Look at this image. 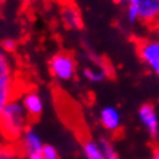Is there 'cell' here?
<instances>
[{
    "mask_svg": "<svg viewBox=\"0 0 159 159\" xmlns=\"http://www.w3.org/2000/svg\"><path fill=\"white\" fill-rule=\"evenodd\" d=\"M30 125V117L19 98H14L0 113V134L7 142H19Z\"/></svg>",
    "mask_w": 159,
    "mask_h": 159,
    "instance_id": "1",
    "label": "cell"
},
{
    "mask_svg": "<svg viewBox=\"0 0 159 159\" xmlns=\"http://www.w3.org/2000/svg\"><path fill=\"white\" fill-rule=\"evenodd\" d=\"M124 16L129 26L155 29L159 25V0H125Z\"/></svg>",
    "mask_w": 159,
    "mask_h": 159,
    "instance_id": "2",
    "label": "cell"
},
{
    "mask_svg": "<svg viewBox=\"0 0 159 159\" xmlns=\"http://www.w3.org/2000/svg\"><path fill=\"white\" fill-rule=\"evenodd\" d=\"M15 94V75L7 51L0 46V113Z\"/></svg>",
    "mask_w": 159,
    "mask_h": 159,
    "instance_id": "3",
    "label": "cell"
},
{
    "mask_svg": "<svg viewBox=\"0 0 159 159\" xmlns=\"http://www.w3.org/2000/svg\"><path fill=\"white\" fill-rule=\"evenodd\" d=\"M50 74L59 82H69L77 74V62L70 53L59 51L49 61Z\"/></svg>",
    "mask_w": 159,
    "mask_h": 159,
    "instance_id": "4",
    "label": "cell"
},
{
    "mask_svg": "<svg viewBox=\"0 0 159 159\" xmlns=\"http://www.w3.org/2000/svg\"><path fill=\"white\" fill-rule=\"evenodd\" d=\"M136 51L143 65L159 80V38L155 35L140 39Z\"/></svg>",
    "mask_w": 159,
    "mask_h": 159,
    "instance_id": "5",
    "label": "cell"
},
{
    "mask_svg": "<svg viewBox=\"0 0 159 159\" xmlns=\"http://www.w3.org/2000/svg\"><path fill=\"white\" fill-rule=\"evenodd\" d=\"M45 144L46 143L43 142L42 135L33 125L27 127L18 142L19 152L25 157V159H42V151Z\"/></svg>",
    "mask_w": 159,
    "mask_h": 159,
    "instance_id": "6",
    "label": "cell"
},
{
    "mask_svg": "<svg viewBox=\"0 0 159 159\" xmlns=\"http://www.w3.org/2000/svg\"><path fill=\"white\" fill-rule=\"evenodd\" d=\"M138 120L151 139L159 138V111L151 102H144L138 109Z\"/></svg>",
    "mask_w": 159,
    "mask_h": 159,
    "instance_id": "7",
    "label": "cell"
},
{
    "mask_svg": "<svg viewBox=\"0 0 159 159\" xmlns=\"http://www.w3.org/2000/svg\"><path fill=\"white\" fill-rule=\"evenodd\" d=\"M18 98L20 100L23 108L29 115L30 120L31 119H39L42 116L43 111H45V100H43L42 94L38 90L35 89L23 90Z\"/></svg>",
    "mask_w": 159,
    "mask_h": 159,
    "instance_id": "8",
    "label": "cell"
},
{
    "mask_svg": "<svg viewBox=\"0 0 159 159\" xmlns=\"http://www.w3.org/2000/svg\"><path fill=\"white\" fill-rule=\"evenodd\" d=\"M98 123L101 128L109 134H116L121 129L123 115L115 105H105L98 112Z\"/></svg>",
    "mask_w": 159,
    "mask_h": 159,
    "instance_id": "9",
    "label": "cell"
},
{
    "mask_svg": "<svg viewBox=\"0 0 159 159\" xmlns=\"http://www.w3.org/2000/svg\"><path fill=\"white\" fill-rule=\"evenodd\" d=\"M82 75L90 84H102L109 75L108 67H107L101 61L86 66L82 69Z\"/></svg>",
    "mask_w": 159,
    "mask_h": 159,
    "instance_id": "10",
    "label": "cell"
},
{
    "mask_svg": "<svg viewBox=\"0 0 159 159\" xmlns=\"http://www.w3.org/2000/svg\"><path fill=\"white\" fill-rule=\"evenodd\" d=\"M82 154L85 159H107L100 140L96 139H86L82 143Z\"/></svg>",
    "mask_w": 159,
    "mask_h": 159,
    "instance_id": "11",
    "label": "cell"
},
{
    "mask_svg": "<svg viewBox=\"0 0 159 159\" xmlns=\"http://www.w3.org/2000/svg\"><path fill=\"white\" fill-rule=\"evenodd\" d=\"M62 19L63 23L70 29L81 27V18H80V14L75 10V7H65L62 11Z\"/></svg>",
    "mask_w": 159,
    "mask_h": 159,
    "instance_id": "12",
    "label": "cell"
},
{
    "mask_svg": "<svg viewBox=\"0 0 159 159\" xmlns=\"http://www.w3.org/2000/svg\"><path fill=\"white\" fill-rule=\"evenodd\" d=\"M98 140H100L101 146H102V150H104V152H105L107 159H121L120 155L117 152V150H116V147L113 146L112 142L108 140V139H105V138H101V139H98Z\"/></svg>",
    "mask_w": 159,
    "mask_h": 159,
    "instance_id": "13",
    "label": "cell"
},
{
    "mask_svg": "<svg viewBox=\"0 0 159 159\" xmlns=\"http://www.w3.org/2000/svg\"><path fill=\"white\" fill-rule=\"evenodd\" d=\"M42 159H61L58 150L53 144H45L42 151Z\"/></svg>",
    "mask_w": 159,
    "mask_h": 159,
    "instance_id": "14",
    "label": "cell"
},
{
    "mask_svg": "<svg viewBox=\"0 0 159 159\" xmlns=\"http://www.w3.org/2000/svg\"><path fill=\"white\" fill-rule=\"evenodd\" d=\"M0 159H18V152L12 147L3 146L0 147Z\"/></svg>",
    "mask_w": 159,
    "mask_h": 159,
    "instance_id": "15",
    "label": "cell"
},
{
    "mask_svg": "<svg viewBox=\"0 0 159 159\" xmlns=\"http://www.w3.org/2000/svg\"><path fill=\"white\" fill-rule=\"evenodd\" d=\"M2 47L6 51H12L15 49V41H12V39H6V41L2 43Z\"/></svg>",
    "mask_w": 159,
    "mask_h": 159,
    "instance_id": "16",
    "label": "cell"
},
{
    "mask_svg": "<svg viewBox=\"0 0 159 159\" xmlns=\"http://www.w3.org/2000/svg\"><path fill=\"white\" fill-rule=\"evenodd\" d=\"M151 159H159V147L154 148L152 154H151Z\"/></svg>",
    "mask_w": 159,
    "mask_h": 159,
    "instance_id": "17",
    "label": "cell"
},
{
    "mask_svg": "<svg viewBox=\"0 0 159 159\" xmlns=\"http://www.w3.org/2000/svg\"><path fill=\"white\" fill-rule=\"evenodd\" d=\"M154 30H155V35H157V37L159 38V25H158L157 27H155V29H154Z\"/></svg>",
    "mask_w": 159,
    "mask_h": 159,
    "instance_id": "18",
    "label": "cell"
},
{
    "mask_svg": "<svg viewBox=\"0 0 159 159\" xmlns=\"http://www.w3.org/2000/svg\"><path fill=\"white\" fill-rule=\"evenodd\" d=\"M116 2H117V3H120V4H124L125 0H116Z\"/></svg>",
    "mask_w": 159,
    "mask_h": 159,
    "instance_id": "19",
    "label": "cell"
},
{
    "mask_svg": "<svg viewBox=\"0 0 159 159\" xmlns=\"http://www.w3.org/2000/svg\"><path fill=\"white\" fill-rule=\"evenodd\" d=\"M2 2H3V0H0V3H2Z\"/></svg>",
    "mask_w": 159,
    "mask_h": 159,
    "instance_id": "20",
    "label": "cell"
}]
</instances>
